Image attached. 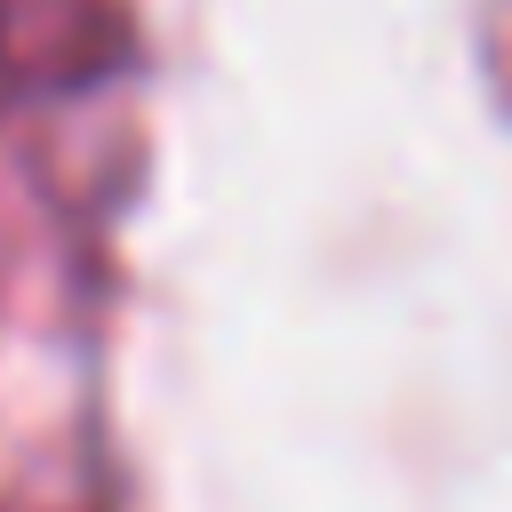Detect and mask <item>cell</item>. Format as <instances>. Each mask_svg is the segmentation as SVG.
<instances>
[{"label": "cell", "mask_w": 512, "mask_h": 512, "mask_svg": "<svg viewBox=\"0 0 512 512\" xmlns=\"http://www.w3.org/2000/svg\"><path fill=\"white\" fill-rule=\"evenodd\" d=\"M128 64L120 0H0V112L88 96Z\"/></svg>", "instance_id": "6da1fadb"}]
</instances>
